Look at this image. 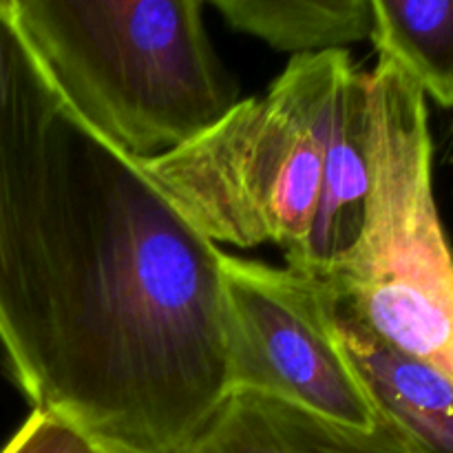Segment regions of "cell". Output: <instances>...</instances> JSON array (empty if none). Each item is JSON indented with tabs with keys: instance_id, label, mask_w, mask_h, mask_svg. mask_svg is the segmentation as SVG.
<instances>
[{
	"instance_id": "cell-1",
	"label": "cell",
	"mask_w": 453,
	"mask_h": 453,
	"mask_svg": "<svg viewBox=\"0 0 453 453\" xmlns=\"http://www.w3.org/2000/svg\"><path fill=\"white\" fill-rule=\"evenodd\" d=\"M224 250L88 128L25 398L93 445L180 453L230 396Z\"/></svg>"
},
{
	"instance_id": "cell-2",
	"label": "cell",
	"mask_w": 453,
	"mask_h": 453,
	"mask_svg": "<svg viewBox=\"0 0 453 453\" xmlns=\"http://www.w3.org/2000/svg\"><path fill=\"white\" fill-rule=\"evenodd\" d=\"M84 128L137 164L181 149L239 102L202 0H7Z\"/></svg>"
},
{
	"instance_id": "cell-3",
	"label": "cell",
	"mask_w": 453,
	"mask_h": 453,
	"mask_svg": "<svg viewBox=\"0 0 453 453\" xmlns=\"http://www.w3.org/2000/svg\"><path fill=\"white\" fill-rule=\"evenodd\" d=\"M367 96L365 224L314 281L376 339L453 383V252L434 195L427 97L385 58L367 71Z\"/></svg>"
},
{
	"instance_id": "cell-4",
	"label": "cell",
	"mask_w": 453,
	"mask_h": 453,
	"mask_svg": "<svg viewBox=\"0 0 453 453\" xmlns=\"http://www.w3.org/2000/svg\"><path fill=\"white\" fill-rule=\"evenodd\" d=\"M345 49L290 58L259 97L173 153L140 164L171 206L215 246L274 243L305 268L321 190L327 109Z\"/></svg>"
},
{
	"instance_id": "cell-5",
	"label": "cell",
	"mask_w": 453,
	"mask_h": 453,
	"mask_svg": "<svg viewBox=\"0 0 453 453\" xmlns=\"http://www.w3.org/2000/svg\"><path fill=\"white\" fill-rule=\"evenodd\" d=\"M82 131L0 0V354L22 394L73 211Z\"/></svg>"
},
{
	"instance_id": "cell-6",
	"label": "cell",
	"mask_w": 453,
	"mask_h": 453,
	"mask_svg": "<svg viewBox=\"0 0 453 453\" xmlns=\"http://www.w3.org/2000/svg\"><path fill=\"white\" fill-rule=\"evenodd\" d=\"M230 394H255L354 429L383 416L345 358L314 279L224 255Z\"/></svg>"
},
{
	"instance_id": "cell-7",
	"label": "cell",
	"mask_w": 453,
	"mask_h": 453,
	"mask_svg": "<svg viewBox=\"0 0 453 453\" xmlns=\"http://www.w3.org/2000/svg\"><path fill=\"white\" fill-rule=\"evenodd\" d=\"M370 181L367 71L349 62L336 80L327 109L319 206L308 261L299 274L319 277L352 250L365 224Z\"/></svg>"
},
{
	"instance_id": "cell-8",
	"label": "cell",
	"mask_w": 453,
	"mask_h": 453,
	"mask_svg": "<svg viewBox=\"0 0 453 453\" xmlns=\"http://www.w3.org/2000/svg\"><path fill=\"white\" fill-rule=\"evenodd\" d=\"M327 305L341 349L379 414L414 453H453L451 380L385 345L330 299Z\"/></svg>"
},
{
	"instance_id": "cell-9",
	"label": "cell",
	"mask_w": 453,
	"mask_h": 453,
	"mask_svg": "<svg viewBox=\"0 0 453 453\" xmlns=\"http://www.w3.org/2000/svg\"><path fill=\"white\" fill-rule=\"evenodd\" d=\"M180 453H414L388 423L354 429L255 394H230Z\"/></svg>"
},
{
	"instance_id": "cell-10",
	"label": "cell",
	"mask_w": 453,
	"mask_h": 453,
	"mask_svg": "<svg viewBox=\"0 0 453 453\" xmlns=\"http://www.w3.org/2000/svg\"><path fill=\"white\" fill-rule=\"evenodd\" d=\"M234 31L296 56L372 40V0H211Z\"/></svg>"
},
{
	"instance_id": "cell-11",
	"label": "cell",
	"mask_w": 453,
	"mask_h": 453,
	"mask_svg": "<svg viewBox=\"0 0 453 453\" xmlns=\"http://www.w3.org/2000/svg\"><path fill=\"white\" fill-rule=\"evenodd\" d=\"M379 58L394 62L425 97L453 109V0H372Z\"/></svg>"
},
{
	"instance_id": "cell-12",
	"label": "cell",
	"mask_w": 453,
	"mask_h": 453,
	"mask_svg": "<svg viewBox=\"0 0 453 453\" xmlns=\"http://www.w3.org/2000/svg\"><path fill=\"white\" fill-rule=\"evenodd\" d=\"M87 436L44 407H34L29 418L0 453H93Z\"/></svg>"
},
{
	"instance_id": "cell-13",
	"label": "cell",
	"mask_w": 453,
	"mask_h": 453,
	"mask_svg": "<svg viewBox=\"0 0 453 453\" xmlns=\"http://www.w3.org/2000/svg\"><path fill=\"white\" fill-rule=\"evenodd\" d=\"M96 451L93 453H135V451H127V449H118V447H102V445H93Z\"/></svg>"
}]
</instances>
